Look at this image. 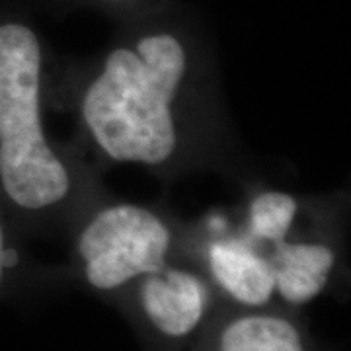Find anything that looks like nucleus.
Here are the masks:
<instances>
[{"instance_id": "obj_1", "label": "nucleus", "mask_w": 351, "mask_h": 351, "mask_svg": "<svg viewBox=\"0 0 351 351\" xmlns=\"http://www.w3.org/2000/svg\"><path fill=\"white\" fill-rule=\"evenodd\" d=\"M66 106L98 166L133 164L172 180L221 166L228 151L217 69L174 29L112 45L71 80Z\"/></svg>"}, {"instance_id": "obj_2", "label": "nucleus", "mask_w": 351, "mask_h": 351, "mask_svg": "<svg viewBox=\"0 0 351 351\" xmlns=\"http://www.w3.org/2000/svg\"><path fill=\"white\" fill-rule=\"evenodd\" d=\"M38 34L0 24V193L27 226L71 230L106 195L92 162L49 137Z\"/></svg>"}, {"instance_id": "obj_3", "label": "nucleus", "mask_w": 351, "mask_h": 351, "mask_svg": "<svg viewBox=\"0 0 351 351\" xmlns=\"http://www.w3.org/2000/svg\"><path fill=\"white\" fill-rule=\"evenodd\" d=\"M188 228L151 205L113 199L108 193L88 207L69 230L76 269L100 293L129 289L186 254Z\"/></svg>"}, {"instance_id": "obj_4", "label": "nucleus", "mask_w": 351, "mask_h": 351, "mask_svg": "<svg viewBox=\"0 0 351 351\" xmlns=\"http://www.w3.org/2000/svg\"><path fill=\"white\" fill-rule=\"evenodd\" d=\"M195 252L201 271L225 297L242 308H263L276 295L274 271L262 246L228 225L223 215L188 228L186 250Z\"/></svg>"}, {"instance_id": "obj_5", "label": "nucleus", "mask_w": 351, "mask_h": 351, "mask_svg": "<svg viewBox=\"0 0 351 351\" xmlns=\"http://www.w3.org/2000/svg\"><path fill=\"white\" fill-rule=\"evenodd\" d=\"M131 289L141 318L168 339L193 336L205 324L213 297L207 276L180 258L138 277Z\"/></svg>"}, {"instance_id": "obj_6", "label": "nucleus", "mask_w": 351, "mask_h": 351, "mask_svg": "<svg viewBox=\"0 0 351 351\" xmlns=\"http://www.w3.org/2000/svg\"><path fill=\"white\" fill-rule=\"evenodd\" d=\"M276 295L287 304L301 306L314 301L330 283L338 263L334 244L322 237H297L267 248Z\"/></svg>"}, {"instance_id": "obj_7", "label": "nucleus", "mask_w": 351, "mask_h": 351, "mask_svg": "<svg viewBox=\"0 0 351 351\" xmlns=\"http://www.w3.org/2000/svg\"><path fill=\"white\" fill-rule=\"evenodd\" d=\"M199 351H311L301 326L287 314L246 308L211 330Z\"/></svg>"}, {"instance_id": "obj_8", "label": "nucleus", "mask_w": 351, "mask_h": 351, "mask_svg": "<svg viewBox=\"0 0 351 351\" xmlns=\"http://www.w3.org/2000/svg\"><path fill=\"white\" fill-rule=\"evenodd\" d=\"M302 203L297 195L274 188L252 189L240 211L239 228L267 250L297 232Z\"/></svg>"}, {"instance_id": "obj_9", "label": "nucleus", "mask_w": 351, "mask_h": 351, "mask_svg": "<svg viewBox=\"0 0 351 351\" xmlns=\"http://www.w3.org/2000/svg\"><path fill=\"white\" fill-rule=\"evenodd\" d=\"M18 262V250L10 246L8 242V234H6V228H4V221L0 217V287L4 283V277L6 271L14 267Z\"/></svg>"}, {"instance_id": "obj_10", "label": "nucleus", "mask_w": 351, "mask_h": 351, "mask_svg": "<svg viewBox=\"0 0 351 351\" xmlns=\"http://www.w3.org/2000/svg\"><path fill=\"white\" fill-rule=\"evenodd\" d=\"M110 2H129V0H110Z\"/></svg>"}]
</instances>
